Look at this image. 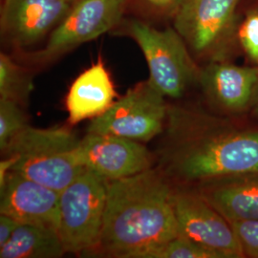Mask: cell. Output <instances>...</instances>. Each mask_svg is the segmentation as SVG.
I'll return each instance as SVG.
<instances>
[{
	"label": "cell",
	"mask_w": 258,
	"mask_h": 258,
	"mask_svg": "<svg viewBox=\"0 0 258 258\" xmlns=\"http://www.w3.org/2000/svg\"><path fill=\"white\" fill-rule=\"evenodd\" d=\"M158 169L172 183L199 184L258 170V128L199 107L168 104Z\"/></svg>",
	"instance_id": "6da1fadb"
},
{
	"label": "cell",
	"mask_w": 258,
	"mask_h": 258,
	"mask_svg": "<svg viewBox=\"0 0 258 258\" xmlns=\"http://www.w3.org/2000/svg\"><path fill=\"white\" fill-rule=\"evenodd\" d=\"M173 190L158 168L108 181L101 236L89 256L142 258L178 237Z\"/></svg>",
	"instance_id": "7a4b0ae2"
},
{
	"label": "cell",
	"mask_w": 258,
	"mask_h": 258,
	"mask_svg": "<svg viewBox=\"0 0 258 258\" xmlns=\"http://www.w3.org/2000/svg\"><path fill=\"white\" fill-rule=\"evenodd\" d=\"M79 141L67 126L29 124L1 154L15 158L13 171L60 192L86 169L76 154Z\"/></svg>",
	"instance_id": "3957f363"
},
{
	"label": "cell",
	"mask_w": 258,
	"mask_h": 258,
	"mask_svg": "<svg viewBox=\"0 0 258 258\" xmlns=\"http://www.w3.org/2000/svg\"><path fill=\"white\" fill-rule=\"evenodd\" d=\"M127 31L146 57L148 82L163 96L180 99L192 84L199 83L201 69L175 29L159 30L134 20Z\"/></svg>",
	"instance_id": "277c9868"
},
{
	"label": "cell",
	"mask_w": 258,
	"mask_h": 258,
	"mask_svg": "<svg viewBox=\"0 0 258 258\" xmlns=\"http://www.w3.org/2000/svg\"><path fill=\"white\" fill-rule=\"evenodd\" d=\"M108 180L85 169L59 195L58 233L66 253L89 256L102 232Z\"/></svg>",
	"instance_id": "5b68a950"
},
{
	"label": "cell",
	"mask_w": 258,
	"mask_h": 258,
	"mask_svg": "<svg viewBox=\"0 0 258 258\" xmlns=\"http://www.w3.org/2000/svg\"><path fill=\"white\" fill-rule=\"evenodd\" d=\"M167 110L166 97L145 81L130 88L108 110L93 119L87 132L147 143L163 133Z\"/></svg>",
	"instance_id": "8992f818"
},
{
	"label": "cell",
	"mask_w": 258,
	"mask_h": 258,
	"mask_svg": "<svg viewBox=\"0 0 258 258\" xmlns=\"http://www.w3.org/2000/svg\"><path fill=\"white\" fill-rule=\"evenodd\" d=\"M127 0H77L57 26L45 47L34 55L46 62L77 46L89 42L119 24Z\"/></svg>",
	"instance_id": "52a82bcc"
},
{
	"label": "cell",
	"mask_w": 258,
	"mask_h": 258,
	"mask_svg": "<svg viewBox=\"0 0 258 258\" xmlns=\"http://www.w3.org/2000/svg\"><path fill=\"white\" fill-rule=\"evenodd\" d=\"M172 202L180 236L211 249L220 258L244 257L231 223L196 189L174 187Z\"/></svg>",
	"instance_id": "ba28073f"
},
{
	"label": "cell",
	"mask_w": 258,
	"mask_h": 258,
	"mask_svg": "<svg viewBox=\"0 0 258 258\" xmlns=\"http://www.w3.org/2000/svg\"><path fill=\"white\" fill-rule=\"evenodd\" d=\"M76 154L86 169L108 181L144 172L156 160L143 143L113 134L86 132L80 139Z\"/></svg>",
	"instance_id": "9c48e42d"
},
{
	"label": "cell",
	"mask_w": 258,
	"mask_h": 258,
	"mask_svg": "<svg viewBox=\"0 0 258 258\" xmlns=\"http://www.w3.org/2000/svg\"><path fill=\"white\" fill-rule=\"evenodd\" d=\"M239 0H184L174 29L199 55H215L231 34Z\"/></svg>",
	"instance_id": "30bf717a"
},
{
	"label": "cell",
	"mask_w": 258,
	"mask_h": 258,
	"mask_svg": "<svg viewBox=\"0 0 258 258\" xmlns=\"http://www.w3.org/2000/svg\"><path fill=\"white\" fill-rule=\"evenodd\" d=\"M73 3L72 0H3L2 35L16 46L35 44L64 19Z\"/></svg>",
	"instance_id": "8fae6325"
},
{
	"label": "cell",
	"mask_w": 258,
	"mask_h": 258,
	"mask_svg": "<svg viewBox=\"0 0 258 258\" xmlns=\"http://www.w3.org/2000/svg\"><path fill=\"white\" fill-rule=\"evenodd\" d=\"M59 195L55 189L12 170L0 184V214L19 223L58 230Z\"/></svg>",
	"instance_id": "7c38bea8"
},
{
	"label": "cell",
	"mask_w": 258,
	"mask_h": 258,
	"mask_svg": "<svg viewBox=\"0 0 258 258\" xmlns=\"http://www.w3.org/2000/svg\"><path fill=\"white\" fill-rule=\"evenodd\" d=\"M199 84L209 102L218 110L237 114L256 98L257 66H238L215 59L201 69Z\"/></svg>",
	"instance_id": "4fadbf2b"
},
{
	"label": "cell",
	"mask_w": 258,
	"mask_h": 258,
	"mask_svg": "<svg viewBox=\"0 0 258 258\" xmlns=\"http://www.w3.org/2000/svg\"><path fill=\"white\" fill-rule=\"evenodd\" d=\"M196 190L230 223L258 220V170L223 176Z\"/></svg>",
	"instance_id": "5bb4252c"
},
{
	"label": "cell",
	"mask_w": 258,
	"mask_h": 258,
	"mask_svg": "<svg viewBox=\"0 0 258 258\" xmlns=\"http://www.w3.org/2000/svg\"><path fill=\"white\" fill-rule=\"evenodd\" d=\"M117 93L102 60H98L75 80L65 99L71 125L95 119L108 110Z\"/></svg>",
	"instance_id": "9a60e30c"
},
{
	"label": "cell",
	"mask_w": 258,
	"mask_h": 258,
	"mask_svg": "<svg viewBox=\"0 0 258 258\" xmlns=\"http://www.w3.org/2000/svg\"><path fill=\"white\" fill-rule=\"evenodd\" d=\"M66 253L57 230L19 223L9 241L0 248V258H58Z\"/></svg>",
	"instance_id": "2e32d148"
},
{
	"label": "cell",
	"mask_w": 258,
	"mask_h": 258,
	"mask_svg": "<svg viewBox=\"0 0 258 258\" xmlns=\"http://www.w3.org/2000/svg\"><path fill=\"white\" fill-rule=\"evenodd\" d=\"M34 89L33 76L6 53L0 54V99L27 105Z\"/></svg>",
	"instance_id": "e0dca14e"
},
{
	"label": "cell",
	"mask_w": 258,
	"mask_h": 258,
	"mask_svg": "<svg viewBox=\"0 0 258 258\" xmlns=\"http://www.w3.org/2000/svg\"><path fill=\"white\" fill-rule=\"evenodd\" d=\"M29 125L24 107L19 103L0 99V150L3 153L11 142Z\"/></svg>",
	"instance_id": "ac0fdd59"
},
{
	"label": "cell",
	"mask_w": 258,
	"mask_h": 258,
	"mask_svg": "<svg viewBox=\"0 0 258 258\" xmlns=\"http://www.w3.org/2000/svg\"><path fill=\"white\" fill-rule=\"evenodd\" d=\"M142 258H220L211 249L194 241L178 236L147 251Z\"/></svg>",
	"instance_id": "d6986e66"
},
{
	"label": "cell",
	"mask_w": 258,
	"mask_h": 258,
	"mask_svg": "<svg viewBox=\"0 0 258 258\" xmlns=\"http://www.w3.org/2000/svg\"><path fill=\"white\" fill-rule=\"evenodd\" d=\"M244 257L258 258V220L231 222Z\"/></svg>",
	"instance_id": "ffe728a7"
},
{
	"label": "cell",
	"mask_w": 258,
	"mask_h": 258,
	"mask_svg": "<svg viewBox=\"0 0 258 258\" xmlns=\"http://www.w3.org/2000/svg\"><path fill=\"white\" fill-rule=\"evenodd\" d=\"M238 37L249 57L258 62V14H250L242 23Z\"/></svg>",
	"instance_id": "44dd1931"
},
{
	"label": "cell",
	"mask_w": 258,
	"mask_h": 258,
	"mask_svg": "<svg viewBox=\"0 0 258 258\" xmlns=\"http://www.w3.org/2000/svg\"><path fill=\"white\" fill-rule=\"evenodd\" d=\"M149 7L162 14L175 16L184 0H143Z\"/></svg>",
	"instance_id": "7402d4cb"
},
{
	"label": "cell",
	"mask_w": 258,
	"mask_h": 258,
	"mask_svg": "<svg viewBox=\"0 0 258 258\" xmlns=\"http://www.w3.org/2000/svg\"><path fill=\"white\" fill-rule=\"evenodd\" d=\"M19 222L5 214H0V248L3 247L19 226Z\"/></svg>",
	"instance_id": "603a6c76"
},
{
	"label": "cell",
	"mask_w": 258,
	"mask_h": 258,
	"mask_svg": "<svg viewBox=\"0 0 258 258\" xmlns=\"http://www.w3.org/2000/svg\"><path fill=\"white\" fill-rule=\"evenodd\" d=\"M253 114L258 117V97L256 98V102L254 103V107H253Z\"/></svg>",
	"instance_id": "cb8c5ba5"
},
{
	"label": "cell",
	"mask_w": 258,
	"mask_h": 258,
	"mask_svg": "<svg viewBox=\"0 0 258 258\" xmlns=\"http://www.w3.org/2000/svg\"><path fill=\"white\" fill-rule=\"evenodd\" d=\"M72 1H73V2H76V1H77V0H72Z\"/></svg>",
	"instance_id": "d4e9b609"
}]
</instances>
